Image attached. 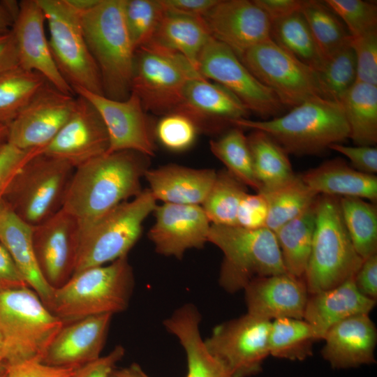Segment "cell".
Returning a JSON list of instances; mask_svg holds the SVG:
<instances>
[{
	"mask_svg": "<svg viewBox=\"0 0 377 377\" xmlns=\"http://www.w3.org/2000/svg\"><path fill=\"white\" fill-rule=\"evenodd\" d=\"M301 12L324 57L350 43L346 27L324 1H304Z\"/></svg>",
	"mask_w": 377,
	"mask_h": 377,
	"instance_id": "cell-41",
	"label": "cell"
},
{
	"mask_svg": "<svg viewBox=\"0 0 377 377\" xmlns=\"http://www.w3.org/2000/svg\"><path fill=\"white\" fill-rule=\"evenodd\" d=\"M19 66L16 43L12 30L0 36V75Z\"/></svg>",
	"mask_w": 377,
	"mask_h": 377,
	"instance_id": "cell-57",
	"label": "cell"
},
{
	"mask_svg": "<svg viewBox=\"0 0 377 377\" xmlns=\"http://www.w3.org/2000/svg\"><path fill=\"white\" fill-rule=\"evenodd\" d=\"M210 38L203 19L165 12L149 43L180 54L198 68L199 56Z\"/></svg>",
	"mask_w": 377,
	"mask_h": 377,
	"instance_id": "cell-31",
	"label": "cell"
},
{
	"mask_svg": "<svg viewBox=\"0 0 377 377\" xmlns=\"http://www.w3.org/2000/svg\"><path fill=\"white\" fill-rule=\"evenodd\" d=\"M0 244L8 251L27 286L45 304L53 288L41 274L34 253L32 226L4 201L0 203Z\"/></svg>",
	"mask_w": 377,
	"mask_h": 377,
	"instance_id": "cell-28",
	"label": "cell"
},
{
	"mask_svg": "<svg viewBox=\"0 0 377 377\" xmlns=\"http://www.w3.org/2000/svg\"><path fill=\"white\" fill-rule=\"evenodd\" d=\"M339 103L349 128V138L359 146L377 142V85L356 82Z\"/></svg>",
	"mask_w": 377,
	"mask_h": 377,
	"instance_id": "cell-33",
	"label": "cell"
},
{
	"mask_svg": "<svg viewBox=\"0 0 377 377\" xmlns=\"http://www.w3.org/2000/svg\"><path fill=\"white\" fill-rule=\"evenodd\" d=\"M316 201L274 232L286 272L300 279H304L310 256L316 223Z\"/></svg>",
	"mask_w": 377,
	"mask_h": 377,
	"instance_id": "cell-34",
	"label": "cell"
},
{
	"mask_svg": "<svg viewBox=\"0 0 377 377\" xmlns=\"http://www.w3.org/2000/svg\"><path fill=\"white\" fill-rule=\"evenodd\" d=\"M320 341L313 328L304 319L282 318L271 322L269 355L302 361L313 355V344Z\"/></svg>",
	"mask_w": 377,
	"mask_h": 377,
	"instance_id": "cell-35",
	"label": "cell"
},
{
	"mask_svg": "<svg viewBox=\"0 0 377 377\" xmlns=\"http://www.w3.org/2000/svg\"><path fill=\"white\" fill-rule=\"evenodd\" d=\"M268 209L267 200L263 193H246L238 206L237 226L250 230L266 228Z\"/></svg>",
	"mask_w": 377,
	"mask_h": 377,
	"instance_id": "cell-49",
	"label": "cell"
},
{
	"mask_svg": "<svg viewBox=\"0 0 377 377\" xmlns=\"http://www.w3.org/2000/svg\"><path fill=\"white\" fill-rule=\"evenodd\" d=\"M214 169L168 164L147 169L145 178L155 199L163 203L201 205L216 176Z\"/></svg>",
	"mask_w": 377,
	"mask_h": 377,
	"instance_id": "cell-27",
	"label": "cell"
},
{
	"mask_svg": "<svg viewBox=\"0 0 377 377\" xmlns=\"http://www.w3.org/2000/svg\"><path fill=\"white\" fill-rule=\"evenodd\" d=\"M156 205L147 188L81 228L73 274L128 256L141 235L143 222Z\"/></svg>",
	"mask_w": 377,
	"mask_h": 377,
	"instance_id": "cell-8",
	"label": "cell"
},
{
	"mask_svg": "<svg viewBox=\"0 0 377 377\" xmlns=\"http://www.w3.org/2000/svg\"><path fill=\"white\" fill-rule=\"evenodd\" d=\"M175 112L188 116L200 131L217 132L232 126L231 123L248 119L249 111L230 91L204 77L186 84Z\"/></svg>",
	"mask_w": 377,
	"mask_h": 377,
	"instance_id": "cell-22",
	"label": "cell"
},
{
	"mask_svg": "<svg viewBox=\"0 0 377 377\" xmlns=\"http://www.w3.org/2000/svg\"><path fill=\"white\" fill-rule=\"evenodd\" d=\"M76 103L48 82L9 124L7 142L24 150L45 149L65 124Z\"/></svg>",
	"mask_w": 377,
	"mask_h": 377,
	"instance_id": "cell-15",
	"label": "cell"
},
{
	"mask_svg": "<svg viewBox=\"0 0 377 377\" xmlns=\"http://www.w3.org/2000/svg\"><path fill=\"white\" fill-rule=\"evenodd\" d=\"M329 149L346 156L357 171L373 175L377 172V149L374 146L353 147L334 143Z\"/></svg>",
	"mask_w": 377,
	"mask_h": 377,
	"instance_id": "cell-50",
	"label": "cell"
},
{
	"mask_svg": "<svg viewBox=\"0 0 377 377\" xmlns=\"http://www.w3.org/2000/svg\"><path fill=\"white\" fill-rule=\"evenodd\" d=\"M271 39L313 71L325 59L301 11L272 22Z\"/></svg>",
	"mask_w": 377,
	"mask_h": 377,
	"instance_id": "cell-36",
	"label": "cell"
},
{
	"mask_svg": "<svg viewBox=\"0 0 377 377\" xmlns=\"http://www.w3.org/2000/svg\"><path fill=\"white\" fill-rule=\"evenodd\" d=\"M247 136L258 192L276 189L293 180L296 175L288 152L271 136L259 130H251Z\"/></svg>",
	"mask_w": 377,
	"mask_h": 377,
	"instance_id": "cell-32",
	"label": "cell"
},
{
	"mask_svg": "<svg viewBox=\"0 0 377 377\" xmlns=\"http://www.w3.org/2000/svg\"><path fill=\"white\" fill-rule=\"evenodd\" d=\"M64 324L31 288L0 290L1 360L6 367L42 362Z\"/></svg>",
	"mask_w": 377,
	"mask_h": 377,
	"instance_id": "cell-5",
	"label": "cell"
},
{
	"mask_svg": "<svg viewBox=\"0 0 377 377\" xmlns=\"http://www.w3.org/2000/svg\"><path fill=\"white\" fill-rule=\"evenodd\" d=\"M6 370V365L0 360V375L3 374Z\"/></svg>",
	"mask_w": 377,
	"mask_h": 377,
	"instance_id": "cell-61",
	"label": "cell"
},
{
	"mask_svg": "<svg viewBox=\"0 0 377 377\" xmlns=\"http://www.w3.org/2000/svg\"><path fill=\"white\" fill-rule=\"evenodd\" d=\"M124 354V348L118 345L108 355L76 369L71 377H109Z\"/></svg>",
	"mask_w": 377,
	"mask_h": 377,
	"instance_id": "cell-52",
	"label": "cell"
},
{
	"mask_svg": "<svg viewBox=\"0 0 377 377\" xmlns=\"http://www.w3.org/2000/svg\"><path fill=\"white\" fill-rule=\"evenodd\" d=\"M48 27L52 55L61 75L73 90L103 95L97 65L89 50L79 11L69 0H37Z\"/></svg>",
	"mask_w": 377,
	"mask_h": 377,
	"instance_id": "cell-10",
	"label": "cell"
},
{
	"mask_svg": "<svg viewBox=\"0 0 377 377\" xmlns=\"http://www.w3.org/2000/svg\"><path fill=\"white\" fill-rule=\"evenodd\" d=\"M376 303L357 290L353 277L332 288L309 294L303 319L323 340L333 325L355 315L369 314Z\"/></svg>",
	"mask_w": 377,
	"mask_h": 377,
	"instance_id": "cell-26",
	"label": "cell"
},
{
	"mask_svg": "<svg viewBox=\"0 0 377 377\" xmlns=\"http://www.w3.org/2000/svg\"><path fill=\"white\" fill-rule=\"evenodd\" d=\"M75 369L29 361L7 366L6 377H71Z\"/></svg>",
	"mask_w": 377,
	"mask_h": 377,
	"instance_id": "cell-51",
	"label": "cell"
},
{
	"mask_svg": "<svg viewBox=\"0 0 377 377\" xmlns=\"http://www.w3.org/2000/svg\"><path fill=\"white\" fill-rule=\"evenodd\" d=\"M260 193L268 202L265 227L274 232L306 211L319 195L304 184L300 175L276 189Z\"/></svg>",
	"mask_w": 377,
	"mask_h": 377,
	"instance_id": "cell-39",
	"label": "cell"
},
{
	"mask_svg": "<svg viewBox=\"0 0 377 377\" xmlns=\"http://www.w3.org/2000/svg\"><path fill=\"white\" fill-rule=\"evenodd\" d=\"M134 286L126 256L74 274L53 289L45 306L64 324L91 316L114 315L127 309Z\"/></svg>",
	"mask_w": 377,
	"mask_h": 377,
	"instance_id": "cell-2",
	"label": "cell"
},
{
	"mask_svg": "<svg viewBox=\"0 0 377 377\" xmlns=\"http://www.w3.org/2000/svg\"><path fill=\"white\" fill-rule=\"evenodd\" d=\"M123 11L135 51L151 41L165 12L160 0H124Z\"/></svg>",
	"mask_w": 377,
	"mask_h": 377,
	"instance_id": "cell-44",
	"label": "cell"
},
{
	"mask_svg": "<svg viewBox=\"0 0 377 377\" xmlns=\"http://www.w3.org/2000/svg\"><path fill=\"white\" fill-rule=\"evenodd\" d=\"M239 58L284 107L294 108L313 98H326L315 71L271 38L247 50Z\"/></svg>",
	"mask_w": 377,
	"mask_h": 377,
	"instance_id": "cell-12",
	"label": "cell"
},
{
	"mask_svg": "<svg viewBox=\"0 0 377 377\" xmlns=\"http://www.w3.org/2000/svg\"><path fill=\"white\" fill-rule=\"evenodd\" d=\"M109 377H149L137 363L120 369L114 368Z\"/></svg>",
	"mask_w": 377,
	"mask_h": 377,
	"instance_id": "cell-59",
	"label": "cell"
},
{
	"mask_svg": "<svg viewBox=\"0 0 377 377\" xmlns=\"http://www.w3.org/2000/svg\"><path fill=\"white\" fill-rule=\"evenodd\" d=\"M343 221L357 254L363 259L377 253L376 204L358 198H339Z\"/></svg>",
	"mask_w": 377,
	"mask_h": 377,
	"instance_id": "cell-37",
	"label": "cell"
},
{
	"mask_svg": "<svg viewBox=\"0 0 377 377\" xmlns=\"http://www.w3.org/2000/svg\"><path fill=\"white\" fill-rule=\"evenodd\" d=\"M219 0H160L165 12L201 18Z\"/></svg>",
	"mask_w": 377,
	"mask_h": 377,
	"instance_id": "cell-54",
	"label": "cell"
},
{
	"mask_svg": "<svg viewBox=\"0 0 377 377\" xmlns=\"http://www.w3.org/2000/svg\"><path fill=\"white\" fill-rule=\"evenodd\" d=\"M153 213L148 237L158 254L181 259L187 250L207 242L211 223L201 205L163 203Z\"/></svg>",
	"mask_w": 377,
	"mask_h": 377,
	"instance_id": "cell-20",
	"label": "cell"
},
{
	"mask_svg": "<svg viewBox=\"0 0 377 377\" xmlns=\"http://www.w3.org/2000/svg\"><path fill=\"white\" fill-rule=\"evenodd\" d=\"M271 322L246 313L216 325L205 343L231 377H251L269 355Z\"/></svg>",
	"mask_w": 377,
	"mask_h": 377,
	"instance_id": "cell-13",
	"label": "cell"
},
{
	"mask_svg": "<svg viewBox=\"0 0 377 377\" xmlns=\"http://www.w3.org/2000/svg\"><path fill=\"white\" fill-rule=\"evenodd\" d=\"M124 0H98L79 11L89 50L98 68L103 95L123 101L131 92L135 50L123 11Z\"/></svg>",
	"mask_w": 377,
	"mask_h": 377,
	"instance_id": "cell-3",
	"label": "cell"
},
{
	"mask_svg": "<svg viewBox=\"0 0 377 377\" xmlns=\"http://www.w3.org/2000/svg\"><path fill=\"white\" fill-rule=\"evenodd\" d=\"M357 290L365 297L376 301L377 298V253L363 260L354 276Z\"/></svg>",
	"mask_w": 377,
	"mask_h": 377,
	"instance_id": "cell-53",
	"label": "cell"
},
{
	"mask_svg": "<svg viewBox=\"0 0 377 377\" xmlns=\"http://www.w3.org/2000/svg\"><path fill=\"white\" fill-rule=\"evenodd\" d=\"M207 242L223 253L219 282L228 293L243 290L255 279L286 272L275 233L269 228L211 224Z\"/></svg>",
	"mask_w": 377,
	"mask_h": 377,
	"instance_id": "cell-7",
	"label": "cell"
},
{
	"mask_svg": "<svg viewBox=\"0 0 377 377\" xmlns=\"http://www.w3.org/2000/svg\"><path fill=\"white\" fill-rule=\"evenodd\" d=\"M1 354H2V339L0 334V360H1Z\"/></svg>",
	"mask_w": 377,
	"mask_h": 377,
	"instance_id": "cell-62",
	"label": "cell"
},
{
	"mask_svg": "<svg viewBox=\"0 0 377 377\" xmlns=\"http://www.w3.org/2000/svg\"><path fill=\"white\" fill-rule=\"evenodd\" d=\"M19 10V3L0 1V36L10 32Z\"/></svg>",
	"mask_w": 377,
	"mask_h": 377,
	"instance_id": "cell-58",
	"label": "cell"
},
{
	"mask_svg": "<svg viewBox=\"0 0 377 377\" xmlns=\"http://www.w3.org/2000/svg\"><path fill=\"white\" fill-rule=\"evenodd\" d=\"M314 71L325 97L339 103L357 80L355 57L350 43L325 57Z\"/></svg>",
	"mask_w": 377,
	"mask_h": 377,
	"instance_id": "cell-43",
	"label": "cell"
},
{
	"mask_svg": "<svg viewBox=\"0 0 377 377\" xmlns=\"http://www.w3.org/2000/svg\"><path fill=\"white\" fill-rule=\"evenodd\" d=\"M200 74L233 94L249 110L264 119L284 108L278 97L260 82L228 46L211 36L198 61Z\"/></svg>",
	"mask_w": 377,
	"mask_h": 377,
	"instance_id": "cell-14",
	"label": "cell"
},
{
	"mask_svg": "<svg viewBox=\"0 0 377 377\" xmlns=\"http://www.w3.org/2000/svg\"><path fill=\"white\" fill-rule=\"evenodd\" d=\"M274 22L301 11L303 0H253Z\"/></svg>",
	"mask_w": 377,
	"mask_h": 377,
	"instance_id": "cell-56",
	"label": "cell"
},
{
	"mask_svg": "<svg viewBox=\"0 0 377 377\" xmlns=\"http://www.w3.org/2000/svg\"><path fill=\"white\" fill-rule=\"evenodd\" d=\"M8 131V125L4 124H0V146L3 144V141H7Z\"/></svg>",
	"mask_w": 377,
	"mask_h": 377,
	"instance_id": "cell-60",
	"label": "cell"
},
{
	"mask_svg": "<svg viewBox=\"0 0 377 377\" xmlns=\"http://www.w3.org/2000/svg\"><path fill=\"white\" fill-rule=\"evenodd\" d=\"M247 313L270 320L303 319L309 293L304 279L285 272L259 277L243 289Z\"/></svg>",
	"mask_w": 377,
	"mask_h": 377,
	"instance_id": "cell-24",
	"label": "cell"
},
{
	"mask_svg": "<svg viewBox=\"0 0 377 377\" xmlns=\"http://www.w3.org/2000/svg\"><path fill=\"white\" fill-rule=\"evenodd\" d=\"M363 260L344 226L339 198L318 195L311 249L304 276L309 294L332 288L354 277Z\"/></svg>",
	"mask_w": 377,
	"mask_h": 377,
	"instance_id": "cell-6",
	"label": "cell"
},
{
	"mask_svg": "<svg viewBox=\"0 0 377 377\" xmlns=\"http://www.w3.org/2000/svg\"><path fill=\"white\" fill-rule=\"evenodd\" d=\"M246 186L226 170L216 172L214 184L201 205L211 224L237 226V212Z\"/></svg>",
	"mask_w": 377,
	"mask_h": 377,
	"instance_id": "cell-42",
	"label": "cell"
},
{
	"mask_svg": "<svg viewBox=\"0 0 377 377\" xmlns=\"http://www.w3.org/2000/svg\"><path fill=\"white\" fill-rule=\"evenodd\" d=\"M80 226L77 220L61 209L43 222L32 226V241L39 269L53 288L73 274Z\"/></svg>",
	"mask_w": 377,
	"mask_h": 377,
	"instance_id": "cell-17",
	"label": "cell"
},
{
	"mask_svg": "<svg viewBox=\"0 0 377 377\" xmlns=\"http://www.w3.org/2000/svg\"><path fill=\"white\" fill-rule=\"evenodd\" d=\"M242 129L262 131L288 154H317L349 138V128L339 103L313 98L288 113L269 119H242L231 123Z\"/></svg>",
	"mask_w": 377,
	"mask_h": 377,
	"instance_id": "cell-4",
	"label": "cell"
},
{
	"mask_svg": "<svg viewBox=\"0 0 377 377\" xmlns=\"http://www.w3.org/2000/svg\"><path fill=\"white\" fill-rule=\"evenodd\" d=\"M321 354L331 367L346 369L376 362L377 330L369 314L348 318L330 327Z\"/></svg>",
	"mask_w": 377,
	"mask_h": 377,
	"instance_id": "cell-25",
	"label": "cell"
},
{
	"mask_svg": "<svg viewBox=\"0 0 377 377\" xmlns=\"http://www.w3.org/2000/svg\"><path fill=\"white\" fill-rule=\"evenodd\" d=\"M112 316H91L64 324L42 362L77 369L97 360L105 346Z\"/></svg>",
	"mask_w": 377,
	"mask_h": 377,
	"instance_id": "cell-23",
	"label": "cell"
},
{
	"mask_svg": "<svg viewBox=\"0 0 377 377\" xmlns=\"http://www.w3.org/2000/svg\"><path fill=\"white\" fill-rule=\"evenodd\" d=\"M75 168L67 161L45 154L35 156L20 170L4 199L31 226H36L62 208Z\"/></svg>",
	"mask_w": 377,
	"mask_h": 377,
	"instance_id": "cell-11",
	"label": "cell"
},
{
	"mask_svg": "<svg viewBox=\"0 0 377 377\" xmlns=\"http://www.w3.org/2000/svg\"><path fill=\"white\" fill-rule=\"evenodd\" d=\"M200 130L188 116L180 112L164 114L156 124L154 135L169 151H184L195 142Z\"/></svg>",
	"mask_w": 377,
	"mask_h": 377,
	"instance_id": "cell-45",
	"label": "cell"
},
{
	"mask_svg": "<svg viewBox=\"0 0 377 377\" xmlns=\"http://www.w3.org/2000/svg\"><path fill=\"white\" fill-rule=\"evenodd\" d=\"M209 147L212 154L225 165L226 170L234 177L256 192L260 190L244 129L231 126L220 138L210 140Z\"/></svg>",
	"mask_w": 377,
	"mask_h": 377,
	"instance_id": "cell-38",
	"label": "cell"
},
{
	"mask_svg": "<svg viewBox=\"0 0 377 377\" xmlns=\"http://www.w3.org/2000/svg\"><path fill=\"white\" fill-rule=\"evenodd\" d=\"M357 68L356 82L377 85V29L351 38Z\"/></svg>",
	"mask_w": 377,
	"mask_h": 377,
	"instance_id": "cell-47",
	"label": "cell"
},
{
	"mask_svg": "<svg viewBox=\"0 0 377 377\" xmlns=\"http://www.w3.org/2000/svg\"><path fill=\"white\" fill-rule=\"evenodd\" d=\"M0 377H6V371L1 375H0Z\"/></svg>",
	"mask_w": 377,
	"mask_h": 377,
	"instance_id": "cell-63",
	"label": "cell"
},
{
	"mask_svg": "<svg viewBox=\"0 0 377 377\" xmlns=\"http://www.w3.org/2000/svg\"><path fill=\"white\" fill-rule=\"evenodd\" d=\"M325 3L343 21L351 38L377 29V6L362 0H325Z\"/></svg>",
	"mask_w": 377,
	"mask_h": 377,
	"instance_id": "cell-46",
	"label": "cell"
},
{
	"mask_svg": "<svg viewBox=\"0 0 377 377\" xmlns=\"http://www.w3.org/2000/svg\"><path fill=\"white\" fill-rule=\"evenodd\" d=\"M73 91L87 99L100 114L109 137L107 153L131 150L154 156V131L137 95L131 92L126 99L117 101L80 88Z\"/></svg>",
	"mask_w": 377,
	"mask_h": 377,
	"instance_id": "cell-16",
	"label": "cell"
},
{
	"mask_svg": "<svg viewBox=\"0 0 377 377\" xmlns=\"http://www.w3.org/2000/svg\"><path fill=\"white\" fill-rule=\"evenodd\" d=\"M203 20L211 36L238 57L271 38L272 22L254 1L219 0Z\"/></svg>",
	"mask_w": 377,
	"mask_h": 377,
	"instance_id": "cell-19",
	"label": "cell"
},
{
	"mask_svg": "<svg viewBox=\"0 0 377 377\" xmlns=\"http://www.w3.org/2000/svg\"><path fill=\"white\" fill-rule=\"evenodd\" d=\"M200 313L191 303L179 306L163 322L165 330L178 339L184 349L186 377H231L207 348L200 334Z\"/></svg>",
	"mask_w": 377,
	"mask_h": 377,
	"instance_id": "cell-29",
	"label": "cell"
},
{
	"mask_svg": "<svg viewBox=\"0 0 377 377\" xmlns=\"http://www.w3.org/2000/svg\"><path fill=\"white\" fill-rule=\"evenodd\" d=\"M25 286H28L13 260L5 247L0 244V290Z\"/></svg>",
	"mask_w": 377,
	"mask_h": 377,
	"instance_id": "cell-55",
	"label": "cell"
},
{
	"mask_svg": "<svg viewBox=\"0 0 377 377\" xmlns=\"http://www.w3.org/2000/svg\"><path fill=\"white\" fill-rule=\"evenodd\" d=\"M43 151V148L24 150L7 142L0 146V203L23 166Z\"/></svg>",
	"mask_w": 377,
	"mask_h": 377,
	"instance_id": "cell-48",
	"label": "cell"
},
{
	"mask_svg": "<svg viewBox=\"0 0 377 377\" xmlns=\"http://www.w3.org/2000/svg\"><path fill=\"white\" fill-rule=\"evenodd\" d=\"M47 82L20 66L0 75V124L9 125Z\"/></svg>",
	"mask_w": 377,
	"mask_h": 377,
	"instance_id": "cell-40",
	"label": "cell"
},
{
	"mask_svg": "<svg viewBox=\"0 0 377 377\" xmlns=\"http://www.w3.org/2000/svg\"><path fill=\"white\" fill-rule=\"evenodd\" d=\"M300 176L318 195L358 198L376 203V176L357 171L340 158L326 161Z\"/></svg>",
	"mask_w": 377,
	"mask_h": 377,
	"instance_id": "cell-30",
	"label": "cell"
},
{
	"mask_svg": "<svg viewBox=\"0 0 377 377\" xmlns=\"http://www.w3.org/2000/svg\"><path fill=\"white\" fill-rule=\"evenodd\" d=\"M45 17L37 0H23L12 31L22 68L36 72L61 91L75 95L59 71L45 33Z\"/></svg>",
	"mask_w": 377,
	"mask_h": 377,
	"instance_id": "cell-21",
	"label": "cell"
},
{
	"mask_svg": "<svg viewBox=\"0 0 377 377\" xmlns=\"http://www.w3.org/2000/svg\"><path fill=\"white\" fill-rule=\"evenodd\" d=\"M149 157L124 150L106 153L75 168L62 209L74 216L80 229L142 191L141 179Z\"/></svg>",
	"mask_w": 377,
	"mask_h": 377,
	"instance_id": "cell-1",
	"label": "cell"
},
{
	"mask_svg": "<svg viewBox=\"0 0 377 377\" xmlns=\"http://www.w3.org/2000/svg\"><path fill=\"white\" fill-rule=\"evenodd\" d=\"M200 77L184 57L149 43L135 51L131 92L145 111L163 116L177 110L187 82Z\"/></svg>",
	"mask_w": 377,
	"mask_h": 377,
	"instance_id": "cell-9",
	"label": "cell"
},
{
	"mask_svg": "<svg viewBox=\"0 0 377 377\" xmlns=\"http://www.w3.org/2000/svg\"><path fill=\"white\" fill-rule=\"evenodd\" d=\"M109 147L108 131L98 111L87 99L76 95L73 111L43 153L75 168L106 154Z\"/></svg>",
	"mask_w": 377,
	"mask_h": 377,
	"instance_id": "cell-18",
	"label": "cell"
}]
</instances>
